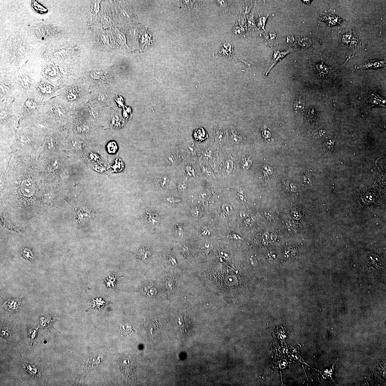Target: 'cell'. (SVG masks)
<instances>
[{"mask_svg":"<svg viewBox=\"0 0 386 386\" xmlns=\"http://www.w3.org/2000/svg\"><path fill=\"white\" fill-rule=\"evenodd\" d=\"M169 179L166 177H159L157 181V184L160 187H164L168 183Z\"/></svg>","mask_w":386,"mask_h":386,"instance_id":"20","label":"cell"},{"mask_svg":"<svg viewBox=\"0 0 386 386\" xmlns=\"http://www.w3.org/2000/svg\"><path fill=\"white\" fill-rule=\"evenodd\" d=\"M47 81L40 82L35 87L34 90L43 103L59 95L60 89L52 82Z\"/></svg>","mask_w":386,"mask_h":386,"instance_id":"4","label":"cell"},{"mask_svg":"<svg viewBox=\"0 0 386 386\" xmlns=\"http://www.w3.org/2000/svg\"><path fill=\"white\" fill-rule=\"evenodd\" d=\"M14 110L20 120L38 113L42 109V103L33 90L27 93H17L13 99Z\"/></svg>","mask_w":386,"mask_h":386,"instance_id":"1","label":"cell"},{"mask_svg":"<svg viewBox=\"0 0 386 386\" xmlns=\"http://www.w3.org/2000/svg\"><path fill=\"white\" fill-rule=\"evenodd\" d=\"M23 367L24 370L33 378H38L41 377V371L36 365L30 364L24 361Z\"/></svg>","mask_w":386,"mask_h":386,"instance_id":"8","label":"cell"},{"mask_svg":"<svg viewBox=\"0 0 386 386\" xmlns=\"http://www.w3.org/2000/svg\"><path fill=\"white\" fill-rule=\"evenodd\" d=\"M321 19L323 21L326 22L330 26L339 25L342 20L339 16L330 14L322 16Z\"/></svg>","mask_w":386,"mask_h":386,"instance_id":"12","label":"cell"},{"mask_svg":"<svg viewBox=\"0 0 386 386\" xmlns=\"http://www.w3.org/2000/svg\"><path fill=\"white\" fill-rule=\"evenodd\" d=\"M231 136L232 141L236 144L240 143L242 140V137L237 133H232Z\"/></svg>","mask_w":386,"mask_h":386,"instance_id":"25","label":"cell"},{"mask_svg":"<svg viewBox=\"0 0 386 386\" xmlns=\"http://www.w3.org/2000/svg\"><path fill=\"white\" fill-rule=\"evenodd\" d=\"M187 185L184 182L179 183L178 185L177 188L179 192H183L186 190Z\"/></svg>","mask_w":386,"mask_h":386,"instance_id":"27","label":"cell"},{"mask_svg":"<svg viewBox=\"0 0 386 386\" xmlns=\"http://www.w3.org/2000/svg\"><path fill=\"white\" fill-rule=\"evenodd\" d=\"M21 191L24 195L26 196H30L34 193L35 190V185L32 180L26 179L22 184Z\"/></svg>","mask_w":386,"mask_h":386,"instance_id":"9","label":"cell"},{"mask_svg":"<svg viewBox=\"0 0 386 386\" xmlns=\"http://www.w3.org/2000/svg\"><path fill=\"white\" fill-rule=\"evenodd\" d=\"M224 166L226 172L228 173L232 172L233 167V163L231 160H229L226 161L224 163Z\"/></svg>","mask_w":386,"mask_h":386,"instance_id":"22","label":"cell"},{"mask_svg":"<svg viewBox=\"0 0 386 386\" xmlns=\"http://www.w3.org/2000/svg\"><path fill=\"white\" fill-rule=\"evenodd\" d=\"M71 147L75 149V150H79L82 147V142L81 141L77 138L72 139L71 142Z\"/></svg>","mask_w":386,"mask_h":386,"instance_id":"19","label":"cell"},{"mask_svg":"<svg viewBox=\"0 0 386 386\" xmlns=\"http://www.w3.org/2000/svg\"><path fill=\"white\" fill-rule=\"evenodd\" d=\"M369 103L371 107H385L386 100L374 92L369 94Z\"/></svg>","mask_w":386,"mask_h":386,"instance_id":"7","label":"cell"},{"mask_svg":"<svg viewBox=\"0 0 386 386\" xmlns=\"http://www.w3.org/2000/svg\"><path fill=\"white\" fill-rule=\"evenodd\" d=\"M71 106L57 96L44 104L43 109L58 124L62 123L69 117Z\"/></svg>","mask_w":386,"mask_h":386,"instance_id":"2","label":"cell"},{"mask_svg":"<svg viewBox=\"0 0 386 386\" xmlns=\"http://www.w3.org/2000/svg\"><path fill=\"white\" fill-rule=\"evenodd\" d=\"M108 152L111 154H114L117 150V144L114 142H111L108 144L107 146Z\"/></svg>","mask_w":386,"mask_h":386,"instance_id":"18","label":"cell"},{"mask_svg":"<svg viewBox=\"0 0 386 386\" xmlns=\"http://www.w3.org/2000/svg\"><path fill=\"white\" fill-rule=\"evenodd\" d=\"M1 336L4 338H7L10 335L9 329L7 327H2L1 329Z\"/></svg>","mask_w":386,"mask_h":386,"instance_id":"26","label":"cell"},{"mask_svg":"<svg viewBox=\"0 0 386 386\" xmlns=\"http://www.w3.org/2000/svg\"><path fill=\"white\" fill-rule=\"evenodd\" d=\"M58 124L46 113L43 106L38 113L20 120L19 126H32L37 130H48L56 127Z\"/></svg>","mask_w":386,"mask_h":386,"instance_id":"3","label":"cell"},{"mask_svg":"<svg viewBox=\"0 0 386 386\" xmlns=\"http://www.w3.org/2000/svg\"><path fill=\"white\" fill-rule=\"evenodd\" d=\"M50 318H47L45 317H41L40 319V325L44 327L50 325V324L51 323L52 321Z\"/></svg>","mask_w":386,"mask_h":386,"instance_id":"24","label":"cell"},{"mask_svg":"<svg viewBox=\"0 0 386 386\" xmlns=\"http://www.w3.org/2000/svg\"><path fill=\"white\" fill-rule=\"evenodd\" d=\"M194 136L197 140H203L206 138V132L203 129H198L195 131Z\"/></svg>","mask_w":386,"mask_h":386,"instance_id":"16","label":"cell"},{"mask_svg":"<svg viewBox=\"0 0 386 386\" xmlns=\"http://www.w3.org/2000/svg\"><path fill=\"white\" fill-rule=\"evenodd\" d=\"M216 2L221 7L225 8L227 6V1H216Z\"/></svg>","mask_w":386,"mask_h":386,"instance_id":"29","label":"cell"},{"mask_svg":"<svg viewBox=\"0 0 386 386\" xmlns=\"http://www.w3.org/2000/svg\"><path fill=\"white\" fill-rule=\"evenodd\" d=\"M5 309L9 312H14L19 310L20 307V302L17 299H9L6 301L4 304Z\"/></svg>","mask_w":386,"mask_h":386,"instance_id":"11","label":"cell"},{"mask_svg":"<svg viewBox=\"0 0 386 386\" xmlns=\"http://www.w3.org/2000/svg\"><path fill=\"white\" fill-rule=\"evenodd\" d=\"M116 281L117 277H115L114 275L109 276L105 280L107 288L111 287L113 289L116 288Z\"/></svg>","mask_w":386,"mask_h":386,"instance_id":"15","label":"cell"},{"mask_svg":"<svg viewBox=\"0 0 386 386\" xmlns=\"http://www.w3.org/2000/svg\"><path fill=\"white\" fill-rule=\"evenodd\" d=\"M167 201L171 203L175 204L179 202L180 201V200L177 199L176 198L170 197L168 198L167 199Z\"/></svg>","mask_w":386,"mask_h":386,"instance_id":"30","label":"cell"},{"mask_svg":"<svg viewBox=\"0 0 386 386\" xmlns=\"http://www.w3.org/2000/svg\"><path fill=\"white\" fill-rule=\"evenodd\" d=\"M111 303V302L106 301L102 298H96L93 299L91 303V308H96L97 309L101 310L106 305L109 304Z\"/></svg>","mask_w":386,"mask_h":386,"instance_id":"13","label":"cell"},{"mask_svg":"<svg viewBox=\"0 0 386 386\" xmlns=\"http://www.w3.org/2000/svg\"><path fill=\"white\" fill-rule=\"evenodd\" d=\"M314 69L315 73L318 78L326 79L332 76L333 69L327 66L322 61L314 65Z\"/></svg>","mask_w":386,"mask_h":386,"instance_id":"6","label":"cell"},{"mask_svg":"<svg viewBox=\"0 0 386 386\" xmlns=\"http://www.w3.org/2000/svg\"><path fill=\"white\" fill-rule=\"evenodd\" d=\"M0 91V102L13 100L17 92L15 79H1Z\"/></svg>","mask_w":386,"mask_h":386,"instance_id":"5","label":"cell"},{"mask_svg":"<svg viewBox=\"0 0 386 386\" xmlns=\"http://www.w3.org/2000/svg\"><path fill=\"white\" fill-rule=\"evenodd\" d=\"M386 65V61L384 59L375 60L369 61L365 63L362 66L357 68L359 69H378L384 67Z\"/></svg>","mask_w":386,"mask_h":386,"instance_id":"10","label":"cell"},{"mask_svg":"<svg viewBox=\"0 0 386 386\" xmlns=\"http://www.w3.org/2000/svg\"><path fill=\"white\" fill-rule=\"evenodd\" d=\"M28 336L30 339L33 342L34 340L35 339L37 335V331L34 329L29 328H28Z\"/></svg>","mask_w":386,"mask_h":386,"instance_id":"21","label":"cell"},{"mask_svg":"<svg viewBox=\"0 0 386 386\" xmlns=\"http://www.w3.org/2000/svg\"><path fill=\"white\" fill-rule=\"evenodd\" d=\"M252 160L248 157H245L243 159L242 163V167L243 170H246L249 169L252 165Z\"/></svg>","mask_w":386,"mask_h":386,"instance_id":"17","label":"cell"},{"mask_svg":"<svg viewBox=\"0 0 386 386\" xmlns=\"http://www.w3.org/2000/svg\"><path fill=\"white\" fill-rule=\"evenodd\" d=\"M224 211L228 215H231L234 213V210L232 206L228 204H224L222 206Z\"/></svg>","mask_w":386,"mask_h":386,"instance_id":"23","label":"cell"},{"mask_svg":"<svg viewBox=\"0 0 386 386\" xmlns=\"http://www.w3.org/2000/svg\"><path fill=\"white\" fill-rule=\"evenodd\" d=\"M170 280L169 279L166 283V286L167 289L170 291H172L174 288L175 285L173 284V281H170Z\"/></svg>","mask_w":386,"mask_h":386,"instance_id":"28","label":"cell"},{"mask_svg":"<svg viewBox=\"0 0 386 386\" xmlns=\"http://www.w3.org/2000/svg\"><path fill=\"white\" fill-rule=\"evenodd\" d=\"M289 52H290V51L289 50L282 52H280L279 51H275L274 55H273V60L271 63V66L270 67L269 70L267 73V74H268L272 68L278 61H280L281 59L283 58V57H284Z\"/></svg>","mask_w":386,"mask_h":386,"instance_id":"14","label":"cell"}]
</instances>
